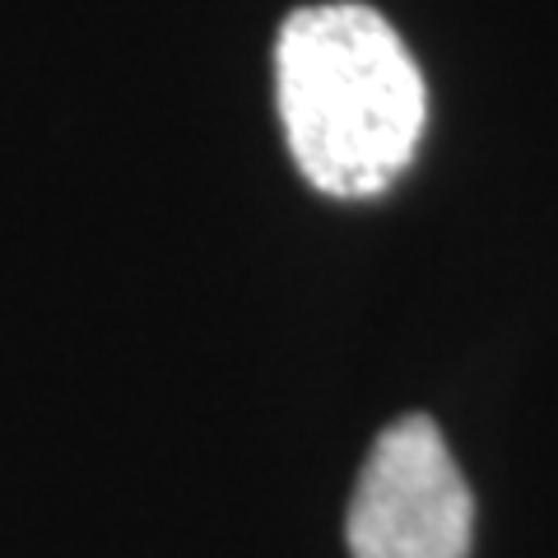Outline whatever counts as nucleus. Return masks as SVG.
Masks as SVG:
<instances>
[{"instance_id": "1", "label": "nucleus", "mask_w": 558, "mask_h": 558, "mask_svg": "<svg viewBox=\"0 0 558 558\" xmlns=\"http://www.w3.org/2000/svg\"><path fill=\"white\" fill-rule=\"evenodd\" d=\"M275 89L293 163L340 201L387 191L410 168L428 121L410 47L354 0L289 14L275 43Z\"/></svg>"}, {"instance_id": "2", "label": "nucleus", "mask_w": 558, "mask_h": 558, "mask_svg": "<svg viewBox=\"0 0 558 558\" xmlns=\"http://www.w3.org/2000/svg\"><path fill=\"white\" fill-rule=\"evenodd\" d=\"M475 535V498L442 433L405 414L381 433L349 502L344 539L354 558H465Z\"/></svg>"}]
</instances>
